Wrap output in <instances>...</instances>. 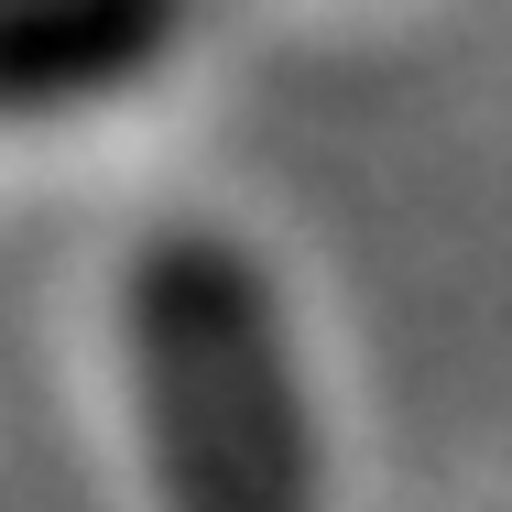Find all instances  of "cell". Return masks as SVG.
Listing matches in <instances>:
<instances>
[{
  "label": "cell",
  "instance_id": "cell-1",
  "mask_svg": "<svg viewBox=\"0 0 512 512\" xmlns=\"http://www.w3.org/2000/svg\"><path fill=\"white\" fill-rule=\"evenodd\" d=\"M131 382L175 512H306L316 447L262 284L218 240H164L131 273Z\"/></svg>",
  "mask_w": 512,
  "mask_h": 512
},
{
  "label": "cell",
  "instance_id": "cell-2",
  "mask_svg": "<svg viewBox=\"0 0 512 512\" xmlns=\"http://www.w3.org/2000/svg\"><path fill=\"white\" fill-rule=\"evenodd\" d=\"M153 33H164V0H33V11H0V109L99 88Z\"/></svg>",
  "mask_w": 512,
  "mask_h": 512
}]
</instances>
